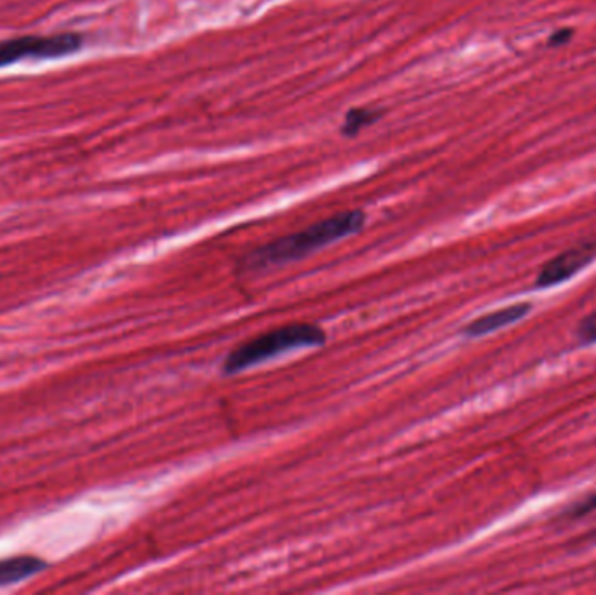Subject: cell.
<instances>
[{
	"mask_svg": "<svg viewBox=\"0 0 596 595\" xmlns=\"http://www.w3.org/2000/svg\"><path fill=\"white\" fill-rule=\"evenodd\" d=\"M380 111L376 109L356 107L351 109L343 120L342 132L343 135L354 136L363 130V127L370 126L376 123L380 117Z\"/></svg>",
	"mask_w": 596,
	"mask_h": 595,
	"instance_id": "52a82bcc",
	"label": "cell"
},
{
	"mask_svg": "<svg viewBox=\"0 0 596 595\" xmlns=\"http://www.w3.org/2000/svg\"><path fill=\"white\" fill-rule=\"evenodd\" d=\"M596 259V242H583L576 247L567 248L553 259L547 260L535 278L534 287L544 290L562 285L574 278Z\"/></svg>",
	"mask_w": 596,
	"mask_h": 595,
	"instance_id": "277c9868",
	"label": "cell"
},
{
	"mask_svg": "<svg viewBox=\"0 0 596 595\" xmlns=\"http://www.w3.org/2000/svg\"><path fill=\"white\" fill-rule=\"evenodd\" d=\"M328 336L321 327L312 324L282 325L278 329L269 330L261 336L254 337L233 349L224 363L222 372L225 376L239 375L249 367L258 366L270 358L291 351L297 348H312L323 346Z\"/></svg>",
	"mask_w": 596,
	"mask_h": 595,
	"instance_id": "7a4b0ae2",
	"label": "cell"
},
{
	"mask_svg": "<svg viewBox=\"0 0 596 595\" xmlns=\"http://www.w3.org/2000/svg\"><path fill=\"white\" fill-rule=\"evenodd\" d=\"M367 222V215L360 209H349L325 220L316 222L306 229L290 236H282L276 242L267 243L264 247L255 248L243 259L245 271H266L270 267L295 263L306 255L327 247L339 239L360 233Z\"/></svg>",
	"mask_w": 596,
	"mask_h": 595,
	"instance_id": "6da1fadb",
	"label": "cell"
},
{
	"mask_svg": "<svg viewBox=\"0 0 596 595\" xmlns=\"http://www.w3.org/2000/svg\"><path fill=\"white\" fill-rule=\"evenodd\" d=\"M82 48L79 33L23 35L0 41V69L21 60H58L78 53Z\"/></svg>",
	"mask_w": 596,
	"mask_h": 595,
	"instance_id": "3957f363",
	"label": "cell"
},
{
	"mask_svg": "<svg viewBox=\"0 0 596 595\" xmlns=\"http://www.w3.org/2000/svg\"><path fill=\"white\" fill-rule=\"evenodd\" d=\"M534 309L532 302H516V305L506 306V308L495 309V311L486 312L483 317L470 321L462 327V336L476 339V337L486 336V334L495 332V330L504 329L507 325L516 324L527 317L528 312Z\"/></svg>",
	"mask_w": 596,
	"mask_h": 595,
	"instance_id": "5b68a950",
	"label": "cell"
},
{
	"mask_svg": "<svg viewBox=\"0 0 596 595\" xmlns=\"http://www.w3.org/2000/svg\"><path fill=\"white\" fill-rule=\"evenodd\" d=\"M45 570H48V563L35 555H14V557L0 558V587L25 582Z\"/></svg>",
	"mask_w": 596,
	"mask_h": 595,
	"instance_id": "8992f818",
	"label": "cell"
},
{
	"mask_svg": "<svg viewBox=\"0 0 596 595\" xmlns=\"http://www.w3.org/2000/svg\"><path fill=\"white\" fill-rule=\"evenodd\" d=\"M576 337L583 346H592L596 342V309L577 324Z\"/></svg>",
	"mask_w": 596,
	"mask_h": 595,
	"instance_id": "9c48e42d",
	"label": "cell"
},
{
	"mask_svg": "<svg viewBox=\"0 0 596 595\" xmlns=\"http://www.w3.org/2000/svg\"><path fill=\"white\" fill-rule=\"evenodd\" d=\"M593 512H596V491L580 497L576 503H572V505L562 513V517L568 519V521H577V519L588 517L589 513Z\"/></svg>",
	"mask_w": 596,
	"mask_h": 595,
	"instance_id": "ba28073f",
	"label": "cell"
}]
</instances>
